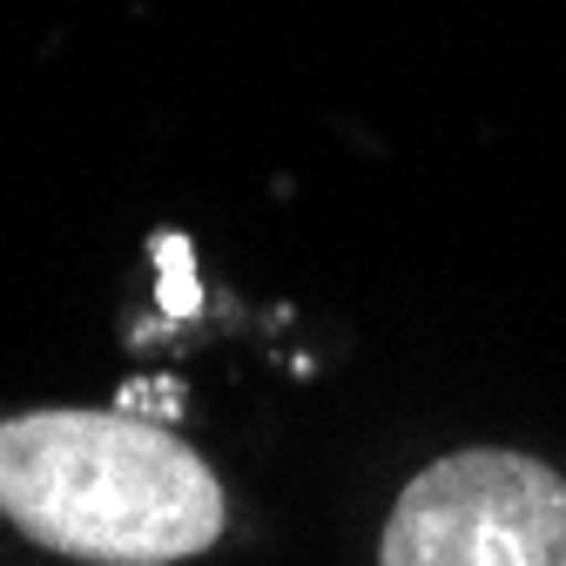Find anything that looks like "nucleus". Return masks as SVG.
<instances>
[{
  "mask_svg": "<svg viewBox=\"0 0 566 566\" xmlns=\"http://www.w3.org/2000/svg\"><path fill=\"white\" fill-rule=\"evenodd\" d=\"M0 520L75 559L169 566L223 533V492L156 424L34 411L0 424Z\"/></svg>",
  "mask_w": 566,
  "mask_h": 566,
  "instance_id": "1",
  "label": "nucleus"
},
{
  "mask_svg": "<svg viewBox=\"0 0 566 566\" xmlns=\"http://www.w3.org/2000/svg\"><path fill=\"white\" fill-rule=\"evenodd\" d=\"M385 566H566V479L520 452H459L405 485Z\"/></svg>",
  "mask_w": 566,
  "mask_h": 566,
  "instance_id": "2",
  "label": "nucleus"
}]
</instances>
